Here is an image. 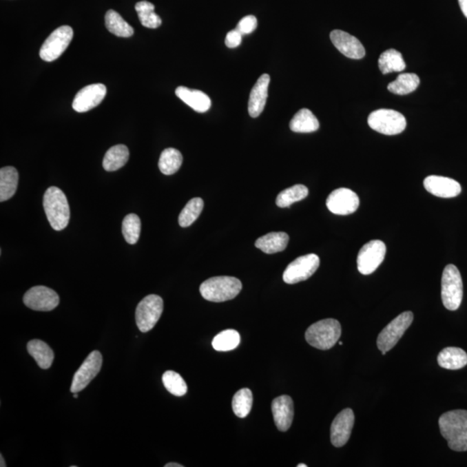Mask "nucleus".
<instances>
[{"label":"nucleus","instance_id":"4468645a","mask_svg":"<svg viewBox=\"0 0 467 467\" xmlns=\"http://www.w3.org/2000/svg\"><path fill=\"white\" fill-rule=\"evenodd\" d=\"M360 200L353 191L347 188L335 189L326 199L328 209L335 215L353 214L360 207Z\"/></svg>","mask_w":467,"mask_h":467},{"label":"nucleus","instance_id":"72a5a7b5","mask_svg":"<svg viewBox=\"0 0 467 467\" xmlns=\"http://www.w3.org/2000/svg\"><path fill=\"white\" fill-rule=\"evenodd\" d=\"M253 405V394L249 388H242L236 392L232 400L234 413L240 418H245L251 411Z\"/></svg>","mask_w":467,"mask_h":467},{"label":"nucleus","instance_id":"e433bc0d","mask_svg":"<svg viewBox=\"0 0 467 467\" xmlns=\"http://www.w3.org/2000/svg\"><path fill=\"white\" fill-rule=\"evenodd\" d=\"M162 381H163L165 388L167 389L168 392L176 395V397H183L187 393V384H186L184 378L177 372L172 371L165 372L163 377H162Z\"/></svg>","mask_w":467,"mask_h":467},{"label":"nucleus","instance_id":"39448f33","mask_svg":"<svg viewBox=\"0 0 467 467\" xmlns=\"http://www.w3.org/2000/svg\"><path fill=\"white\" fill-rule=\"evenodd\" d=\"M442 299L446 309H459L463 299V282L457 267L449 264L443 271L442 278Z\"/></svg>","mask_w":467,"mask_h":467},{"label":"nucleus","instance_id":"6e6552de","mask_svg":"<svg viewBox=\"0 0 467 467\" xmlns=\"http://www.w3.org/2000/svg\"><path fill=\"white\" fill-rule=\"evenodd\" d=\"M369 126L378 133L395 135L402 133L407 126L406 118L399 112L392 110H378L368 118Z\"/></svg>","mask_w":467,"mask_h":467},{"label":"nucleus","instance_id":"20e7f679","mask_svg":"<svg viewBox=\"0 0 467 467\" xmlns=\"http://www.w3.org/2000/svg\"><path fill=\"white\" fill-rule=\"evenodd\" d=\"M341 333L340 323L338 320L326 319L311 324L304 337L311 346L326 351L337 344Z\"/></svg>","mask_w":467,"mask_h":467},{"label":"nucleus","instance_id":"58836bf2","mask_svg":"<svg viewBox=\"0 0 467 467\" xmlns=\"http://www.w3.org/2000/svg\"><path fill=\"white\" fill-rule=\"evenodd\" d=\"M257 27V19L255 16L249 15L246 16L242 19L240 20L238 26H236V30H238L242 35H248V34L252 33L253 30L256 29Z\"/></svg>","mask_w":467,"mask_h":467},{"label":"nucleus","instance_id":"f8f14e48","mask_svg":"<svg viewBox=\"0 0 467 467\" xmlns=\"http://www.w3.org/2000/svg\"><path fill=\"white\" fill-rule=\"evenodd\" d=\"M101 366H103V356L100 351H92L74 374L70 391L72 393H79L80 391H83L99 374Z\"/></svg>","mask_w":467,"mask_h":467},{"label":"nucleus","instance_id":"a19ab883","mask_svg":"<svg viewBox=\"0 0 467 467\" xmlns=\"http://www.w3.org/2000/svg\"><path fill=\"white\" fill-rule=\"evenodd\" d=\"M460 8L467 18V0H459Z\"/></svg>","mask_w":467,"mask_h":467},{"label":"nucleus","instance_id":"dca6fc26","mask_svg":"<svg viewBox=\"0 0 467 467\" xmlns=\"http://www.w3.org/2000/svg\"><path fill=\"white\" fill-rule=\"evenodd\" d=\"M355 422L353 409L345 408L335 417L331 426V442L336 448L344 446L351 437Z\"/></svg>","mask_w":467,"mask_h":467},{"label":"nucleus","instance_id":"a18cd8bd","mask_svg":"<svg viewBox=\"0 0 467 467\" xmlns=\"http://www.w3.org/2000/svg\"><path fill=\"white\" fill-rule=\"evenodd\" d=\"M74 398H78V393H73Z\"/></svg>","mask_w":467,"mask_h":467},{"label":"nucleus","instance_id":"5701e85b","mask_svg":"<svg viewBox=\"0 0 467 467\" xmlns=\"http://www.w3.org/2000/svg\"><path fill=\"white\" fill-rule=\"evenodd\" d=\"M439 366L446 370H459L467 364V354L458 347H448L438 355Z\"/></svg>","mask_w":467,"mask_h":467},{"label":"nucleus","instance_id":"0eeeda50","mask_svg":"<svg viewBox=\"0 0 467 467\" xmlns=\"http://www.w3.org/2000/svg\"><path fill=\"white\" fill-rule=\"evenodd\" d=\"M414 320V314L412 311H404L391 321L378 335L377 347L385 355L391 351L404 336L405 331Z\"/></svg>","mask_w":467,"mask_h":467},{"label":"nucleus","instance_id":"c03bdc74","mask_svg":"<svg viewBox=\"0 0 467 467\" xmlns=\"http://www.w3.org/2000/svg\"><path fill=\"white\" fill-rule=\"evenodd\" d=\"M298 467H307V465H304V464H300V465L297 466Z\"/></svg>","mask_w":467,"mask_h":467},{"label":"nucleus","instance_id":"f3484780","mask_svg":"<svg viewBox=\"0 0 467 467\" xmlns=\"http://www.w3.org/2000/svg\"><path fill=\"white\" fill-rule=\"evenodd\" d=\"M423 185L426 191L438 198H455L461 192V186L459 182L442 176H428L424 179Z\"/></svg>","mask_w":467,"mask_h":467},{"label":"nucleus","instance_id":"bb28decb","mask_svg":"<svg viewBox=\"0 0 467 467\" xmlns=\"http://www.w3.org/2000/svg\"><path fill=\"white\" fill-rule=\"evenodd\" d=\"M129 160V150L125 145L112 147L104 156L103 165L107 172H115L123 167Z\"/></svg>","mask_w":467,"mask_h":467},{"label":"nucleus","instance_id":"2eb2a0df","mask_svg":"<svg viewBox=\"0 0 467 467\" xmlns=\"http://www.w3.org/2000/svg\"><path fill=\"white\" fill-rule=\"evenodd\" d=\"M107 94L104 84L96 83L84 87L74 96L72 107L78 113H84L96 107Z\"/></svg>","mask_w":467,"mask_h":467},{"label":"nucleus","instance_id":"473e14b6","mask_svg":"<svg viewBox=\"0 0 467 467\" xmlns=\"http://www.w3.org/2000/svg\"><path fill=\"white\" fill-rule=\"evenodd\" d=\"M135 10H136L138 19H140L142 25L150 29H156L161 25L160 17L156 14L154 12L155 6L151 2H138L135 5Z\"/></svg>","mask_w":467,"mask_h":467},{"label":"nucleus","instance_id":"c756f323","mask_svg":"<svg viewBox=\"0 0 467 467\" xmlns=\"http://www.w3.org/2000/svg\"><path fill=\"white\" fill-rule=\"evenodd\" d=\"M419 84V78L414 73H404L399 74L397 80L388 84V90L395 94H411L417 89Z\"/></svg>","mask_w":467,"mask_h":467},{"label":"nucleus","instance_id":"aec40b11","mask_svg":"<svg viewBox=\"0 0 467 467\" xmlns=\"http://www.w3.org/2000/svg\"><path fill=\"white\" fill-rule=\"evenodd\" d=\"M270 76L267 74H262L257 81L250 92L249 101V113L253 118L258 117L266 106L269 96Z\"/></svg>","mask_w":467,"mask_h":467},{"label":"nucleus","instance_id":"4c0bfd02","mask_svg":"<svg viewBox=\"0 0 467 467\" xmlns=\"http://www.w3.org/2000/svg\"><path fill=\"white\" fill-rule=\"evenodd\" d=\"M141 222L140 218L135 214H129L123 220V233L125 240L129 245H135L140 238Z\"/></svg>","mask_w":467,"mask_h":467},{"label":"nucleus","instance_id":"423d86ee","mask_svg":"<svg viewBox=\"0 0 467 467\" xmlns=\"http://www.w3.org/2000/svg\"><path fill=\"white\" fill-rule=\"evenodd\" d=\"M164 310V302L162 298L155 294L145 297L138 303L135 313V319L138 330L141 333H148L160 320Z\"/></svg>","mask_w":467,"mask_h":467},{"label":"nucleus","instance_id":"1a4fd4ad","mask_svg":"<svg viewBox=\"0 0 467 467\" xmlns=\"http://www.w3.org/2000/svg\"><path fill=\"white\" fill-rule=\"evenodd\" d=\"M73 37V29L69 25H63L54 30L40 49L41 59L45 62H53L59 59L69 47Z\"/></svg>","mask_w":467,"mask_h":467},{"label":"nucleus","instance_id":"c85d7f7f","mask_svg":"<svg viewBox=\"0 0 467 467\" xmlns=\"http://www.w3.org/2000/svg\"><path fill=\"white\" fill-rule=\"evenodd\" d=\"M105 23H106L107 29L115 36L130 37L134 35L133 27L125 21L123 17L114 10L107 12L105 16Z\"/></svg>","mask_w":467,"mask_h":467},{"label":"nucleus","instance_id":"2f4dec72","mask_svg":"<svg viewBox=\"0 0 467 467\" xmlns=\"http://www.w3.org/2000/svg\"><path fill=\"white\" fill-rule=\"evenodd\" d=\"M308 189L303 185H295L292 187L284 189L280 192L276 198V205L280 208L290 207L294 203L300 202L308 196Z\"/></svg>","mask_w":467,"mask_h":467},{"label":"nucleus","instance_id":"7c9ffc66","mask_svg":"<svg viewBox=\"0 0 467 467\" xmlns=\"http://www.w3.org/2000/svg\"><path fill=\"white\" fill-rule=\"evenodd\" d=\"M183 156L181 152L175 148L165 149L160 155L158 161V167L162 174L172 175L176 174L181 167Z\"/></svg>","mask_w":467,"mask_h":467},{"label":"nucleus","instance_id":"412c9836","mask_svg":"<svg viewBox=\"0 0 467 467\" xmlns=\"http://www.w3.org/2000/svg\"><path fill=\"white\" fill-rule=\"evenodd\" d=\"M175 93L179 99L198 113H205L211 107V98L200 90H191L180 86L176 90Z\"/></svg>","mask_w":467,"mask_h":467},{"label":"nucleus","instance_id":"f704fd0d","mask_svg":"<svg viewBox=\"0 0 467 467\" xmlns=\"http://www.w3.org/2000/svg\"><path fill=\"white\" fill-rule=\"evenodd\" d=\"M204 205L205 203L200 198L191 199L178 216L179 225L183 228L191 226L200 216Z\"/></svg>","mask_w":467,"mask_h":467},{"label":"nucleus","instance_id":"a211bd4d","mask_svg":"<svg viewBox=\"0 0 467 467\" xmlns=\"http://www.w3.org/2000/svg\"><path fill=\"white\" fill-rule=\"evenodd\" d=\"M330 37L334 46L349 59H361L365 56L364 47L357 37L351 34L334 30L331 32Z\"/></svg>","mask_w":467,"mask_h":467},{"label":"nucleus","instance_id":"f03ea898","mask_svg":"<svg viewBox=\"0 0 467 467\" xmlns=\"http://www.w3.org/2000/svg\"><path fill=\"white\" fill-rule=\"evenodd\" d=\"M43 209L50 226L57 231L69 225L70 209L65 194L62 189L52 186L43 196Z\"/></svg>","mask_w":467,"mask_h":467},{"label":"nucleus","instance_id":"b1692460","mask_svg":"<svg viewBox=\"0 0 467 467\" xmlns=\"http://www.w3.org/2000/svg\"><path fill=\"white\" fill-rule=\"evenodd\" d=\"M320 128V123L315 115L307 108H302L294 115L290 123V129L294 133H313Z\"/></svg>","mask_w":467,"mask_h":467},{"label":"nucleus","instance_id":"9d476101","mask_svg":"<svg viewBox=\"0 0 467 467\" xmlns=\"http://www.w3.org/2000/svg\"><path fill=\"white\" fill-rule=\"evenodd\" d=\"M320 257L315 253L298 257L287 267L283 280L287 284H296L307 280L319 269Z\"/></svg>","mask_w":467,"mask_h":467},{"label":"nucleus","instance_id":"7ed1b4c3","mask_svg":"<svg viewBox=\"0 0 467 467\" xmlns=\"http://www.w3.org/2000/svg\"><path fill=\"white\" fill-rule=\"evenodd\" d=\"M242 289V282L235 277L216 276L202 283L200 293L206 300L225 302L235 299Z\"/></svg>","mask_w":467,"mask_h":467},{"label":"nucleus","instance_id":"4be33fe9","mask_svg":"<svg viewBox=\"0 0 467 467\" xmlns=\"http://www.w3.org/2000/svg\"><path fill=\"white\" fill-rule=\"evenodd\" d=\"M289 236L285 232H271L256 240V247L262 252L276 253L285 250L289 245Z\"/></svg>","mask_w":467,"mask_h":467},{"label":"nucleus","instance_id":"cd10ccee","mask_svg":"<svg viewBox=\"0 0 467 467\" xmlns=\"http://www.w3.org/2000/svg\"><path fill=\"white\" fill-rule=\"evenodd\" d=\"M379 69L384 74L391 72H402L406 68V63L401 52L397 50H385L378 59Z\"/></svg>","mask_w":467,"mask_h":467},{"label":"nucleus","instance_id":"6ab92c4d","mask_svg":"<svg viewBox=\"0 0 467 467\" xmlns=\"http://www.w3.org/2000/svg\"><path fill=\"white\" fill-rule=\"evenodd\" d=\"M273 421L280 431L289 430L292 425L294 415L293 399L289 395H282L272 402Z\"/></svg>","mask_w":467,"mask_h":467},{"label":"nucleus","instance_id":"f257e3e1","mask_svg":"<svg viewBox=\"0 0 467 467\" xmlns=\"http://www.w3.org/2000/svg\"><path fill=\"white\" fill-rule=\"evenodd\" d=\"M439 426L450 448L456 452L467 451V411L445 413L439 417Z\"/></svg>","mask_w":467,"mask_h":467},{"label":"nucleus","instance_id":"a878e982","mask_svg":"<svg viewBox=\"0 0 467 467\" xmlns=\"http://www.w3.org/2000/svg\"><path fill=\"white\" fill-rule=\"evenodd\" d=\"M19 184V172L12 167L0 170V201L5 202L14 196Z\"/></svg>","mask_w":467,"mask_h":467},{"label":"nucleus","instance_id":"ddd939ff","mask_svg":"<svg viewBox=\"0 0 467 467\" xmlns=\"http://www.w3.org/2000/svg\"><path fill=\"white\" fill-rule=\"evenodd\" d=\"M23 300L27 307L39 311H52L60 302L59 294L43 286L32 287L23 295Z\"/></svg>","mask_w":467,"mask_h":467},{"label":"nucleus","instance_id":"9b49d317","mask_svg":"<svg viewBox=\"0 0 467 467\" xmlns=\"http://www.w3.org/2000/svg\"><path fill=\"white\" fill-rule=\"evenodd\" d=\"M386 245L380 240H372L363 246L357 256V269L364 276L371 275L385 258Z\"/></svg>","mask_w":467,"mask_h":467},{"label":"nucleus","instance_id":"37998d69","mask_svg":"<svg viewBox=\"0 0 467 467\" xmlns=\"http://www.w3.org/2000/svg\"><path fill=\"white\" fill-rule=\"evenodd\" d=\"M0 460H1V462H0V466H1V467H6V465L4 457H3L2 455H0Z\"/></svg>","mask_w":467,"mask_h":467},{"label":"nucleus","instance_id":"79ce46f5","mask_svg":"<svg viewBox=\"0 0 467 467\" xmlns=\"http://www.w3.org/2000/svg\"><path fill=\"white\" fill-rule=\"evenodd\" d=\"M184 466L183 465H179L178 463H168L167 465L165 466V467H183Z\"/></svg>","mask_w":467,"mask_h":467},{"label":"nucleus","instance_id":"c9c22d12","mask_svg":"<svg viewBox=\"0 0 467 467\" xmlns=\"http://www.w3.org/2000/svg\"><path fill=\"white\" fill-rule=\"evenodd\" d=\"M241 343V336L235 330H225L216 335L212 341V346L218 351L235 350Z\"/></svg>","mask_w":467,"mask_h":467},{"label":"nucleus","instance_id":"ea45409f","mask_svg":"<svg viewBox=\"0 0 467 467\" xmlns=\"http://www.w3.org/2000/svg\"><path fill=\"white\" fill-rule=\"evenodd\" d=\"M242 35L238 32V30L235 29L230 30V32L227 34L225 39V45L228 48L233 49L236 48L242 43Z\"/></svg>","mask_w":467,"mask_h":467},{"label":"nucleus","instance_id":"393cba45","mask_svg":"<svg viewBox=\"0 0 467 467\" xmlns=\"http://www.w3.org/2000/svg\"><path fill=\"white\" fill-rule=\"evenodd\" d=\"M27 351L43 370L52 366L55 356L52 349L45 342L39 340L30 341L27 344Z\"/></svg>","mask_w":467,"mask_h":467}]
</instances>
